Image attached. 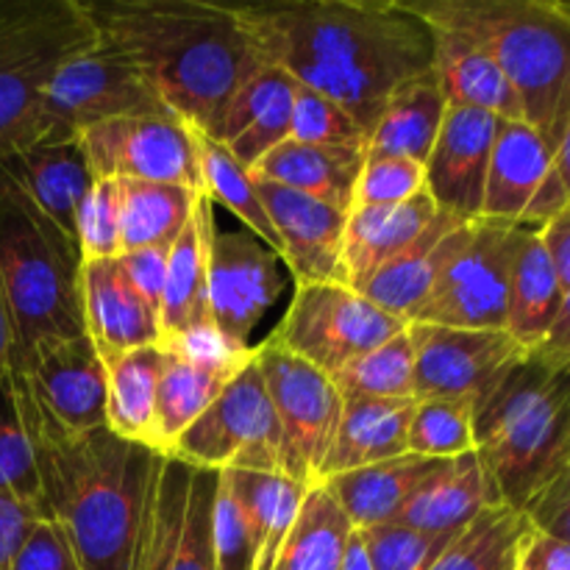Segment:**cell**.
<instances>
[{"mask_svg": "<svg viewBox=\"0 0 570 570\" xmlns=\"http://www.w3.org/2000/svg\"><path fill=\"white\" fill-rule=\"evenodd\" d=\"M426 189L423 165L401 156L365 154L360 178L354 189V206H387L404 204ZM351 206V209H354Z\"/></svg>", "mask_w": 570, "mask_h": 570, "instance_id": "c3c4849f", "label": "cell"}, {"mask_svg": "<svg viewBox=\"0 0 570 570\" xmlns=\"http://www.w3.org/2000/svg\"><path fill=\"white\" fill-rule=\"evenodd\" d=\"M495 126L499 117L488 111L449 106L438 142L423 165L426 193L434 204L465 223L482 220Z\"/></svg>", "mask_w": 570, "mask_h": 570, "instance_id": "ffe728a7", "label": "cell"}, {"mask_svg": "<svg viewBox=\"0 0 570 570\" xmlns=\"http://www.w3.org/2000/svg\"><path fill=\"white\" fill-rule=\"evenodd\" d=\"M568 209L554 150L527 120H499L484 184L482 220L543 228Z\"/></svg>", "mask_w": 570, "mask_h": 570, "instance_id": "e0dca14e", "label": "cell"}, {"mask_svg": "<svg viewBox=\"0 0 570 570\" xmlns=\"http://www.w3.org/2000/svg\"><path fill=\"white\" fill-rule=\"evenodd\" d=\"M471 228L473 223L460 220L449 212H440L438 220L404 254H399L382 271L373 273L371 282L360 293L387 315L410 323L412 315L423 306V301L438 287L451 262L468 245Z\"/></svg>", "mask_w": 570, "mask_h": 570, "instance_id": "7402d4cb", "label": "cell"}, {"mask_svg": "<svg viewBox=\"0 0 570 570\" xmlns=\"http://www.w3.org/2000/svg\"><path fill=\"white\" fill-rule=\"evenodd\" d=\"M406 445H410V454L426 456V460H451V456L473 451L471 401H415Z\"/></svg>", "mask_w": 570, "mask_h": 570, "instance_id": "7bdbcfd3", "label": "cell"}, {"mask_svg": "<svg viewBox=\"0 0 570 570\" xmlns=\"http://www.w3.org/2000/svg\"><path fill=\"white\" fill-rule=\"evenodd\" d=\"M554 170L557 178H560L562 189H566V198H568V209H570V122L562 131L560 145L554 148Z\"/></svg>", "mask_w": 570, "mask_h": 570, "instance_id": "91938a15", "label": "cell"}, {"mask_svg": "<svg viewBox=\"0 0 570 570\" xmlns=\"http://www.w3.org/2000/svg\"><path fill=\"white\" fill-rule=\"evenodd\" d=\"M440 460H426L417 454L395 456V460L379 462V465L360 468V471L340 473L326 479L328 493L337 499L354 529L382 527L393 523L399 512L404 510L412 490L421 484V479L438 465Z\"/></svg>", "mask_w": 570, "mask_h": 570, "instance_id": "4dcf8cb0", "label": "cell"}, {"mask_svg": "<svg viewBox=\"0 0 570 570\" xmlns=\"http://www.w3.org/2000/svg\"><path fill=\"white\" fill-rule=\"evenodd\" d=\"M538 351H543L546 356L557 362H570V289L562 298L560 312L554 317V326L549 328L543 343L538 345Z\"/></svg>", "mask_w": 570, "mask_h": 570, "instance_id": "9f6ffc18", "label": "cell"}, {"mask_svg": "<svg viewBox=\"0 0 570 570\" xmlns=\"http://www.w3.org/2000/svg\"><path fill=\"white\" fill-rule=\"evenodd\" d=\"M95 178L176 184L204 195L195 128L181 117H117L81 131Z\"/></svg>", "mask_w": 570, "mask_h": 570, "instance_id": "5bb4252c", "label": "cell"}, {"mask_svg": "<svg viewBox=\"0 0 570 570\" xmlns=\"http://www.w3.org/2000/svg\"><path fill=\"white\" fill-rule=\"evenodd\" d=\"M22 421L37 454L45 512L67 534L78 570H131L145 504L167 454L106 426L56 434L26 412Z\"/></svg>", "mask_w": 570, "mask_h": 570, "instance_id": "3957f363", "label": "cell"}, {"mask_svg": "<svg viewBox=\"0 0 570 570\" xmlns=\"http://www.w3.org/2000/svg\"><path fill=\"white\" fill-rule=\"evenodd\" d=\"M354 523L326 484H312L271 570H340Z\"/></svg>", "mask_w": 570, "mask_h": 570, "instance_id": "d590c367", "label": "cell"}, {"mask_svg": "<svg viewBox=\"0 0 570 570\" xmlns=\"http://www.w3.org/2000/svg\"><path fill=\"white\" fill-rule=\"evenodd\" d=\"M239 14L267 65L334 100L365 137L401 89L434 76L432 26L406 0H273Z\"/></svg>", "mask_w": 570, "mask_h": 570, "instance_id": "6da1fadb", "label": "cell"}, {"mask_svg": "<svg viewBox=\"0 0 570 570\" xmlns=\"http://www.w3.org/2000/svg\"><path fill=\"white\" fill-rule=\"evenodd\" d=\"M434 78L449 106L488 111L499 120H523L521 104L493 56L465 33L432 26Z\"/></svg>", "mask_w": 570, "mask_h": 570, "instance_id": "484cf974", "label": "cell"}, {"mask_svg": "<svg viewBox=\"0 0 570 570\" xmlns=\"http://www.w3.org/2000/svg\"><path fill=\"white\" fill-rule=\"evenodd\" d=\"M220 471L165 456L145 504L131 570H215L212 507Z\"/></svg>", "mask_w": 570, "mask_h": 570, "instance_id": "8fae6325", "label": "cell"}, {"mask_svg": "<svg viewBox=\"0 0 570 570\" xmlns=\"http://www.w3.org/2000/svg\"><path fill=\"white\" fill-rule=\"evenodd\" d=\"M412 410L415 399L343 401L337 438L326 456L321 482L410 454L406 440H410Z\"/></svg>", "mask_w": 570, "mask_h": 570, "instance_id": "83f0119b", "label": "cell"}, {"mask_svg": "<svg viewBox=\"0 0 570 570\" xmlns=\"http://www.w3.org/2000/svg\"><path fill=\"white\" fill-rule=\"evenodd\" d=\"M440 206L423 189L404 204L354 206L348 212L343 239L345 287L360 293L373 273L404 254L440 215Z\"/></svg>", "mask_w": 570, "mask_h": 570, "instance_id": "d4e9b609", "label": "cell"}, {"mask_svg": "<svg viewBox=\"0 0 570 570\" xmlns=\"http://www.w3.org/2000/svg\"><path fill=\"white\" fill-rule=\"evenodd\" d=\"M471 423L501 501L523 512L570 460V362L518 354L471 401Z\"/></svg>", "mask_w": 570, "mask_h": 570, "instance_id": "277c9868", "label": "cell"}, {"mask_svg": "<svg viewBox=\"0 0 570 570\" xmlns=\"http://www.w3.org/2000/svg\"><path fill=\"white\" fill-rule=\"evenodd\" d=\"M115 184L122 254L142 248H170L193 217L198 195L176 184L131 181V178Z\"/></svg>", "mask_w": 570, "mask_h": 570, "instance_id": "e575fe53", "label": "cell"}, {"mask_svg": "<svg viewBox=\"0 0 570 570\" xmlns=\"http://www.w3.org/2000/svg\"><path fill=\"white\" fill-rule=\"evenodd\" d=\"M254 360L265 379L276 421L284 440L304 473L306 484L321 482L323 465L337 438L343 395L334 387L332 376L267 337L254 348Z\"/></svg>", "mask_w": 570, "mask_h": 570, "instance_id": "9a60e30c", "label": "cell"}, {"mask_svg": "<svg viewBox=\"0 0 570 570\" xmlns=\"http://www.w3.org/2000/svg\"><path fill=\"white\" fill-rule=\"evenodd\" d=\"M232 484L234 495L248 515L250 529L259 543V566L256 570H271L298 518L301 501L306 495V484L282 473L259 471H223Z\"/></svg>", "mask_w": 570, "mask_h": 570, "instance_id": "8d00e7d4", "label": "cell"}, {"mask_svg": "<svg viewBox=\"0 0 570 570\" xmlns=\"http://www.w3.org/2000/svg\"><path fill=\"white\" fill-rule=\"evenodd\" d=\"M0 495L20 504L31 507L39 515L48 518L42 499V482L37 471V454H33L31 434L22 421L20 404H17L11 371L0 384Z\"/></svg>", "mask_w": 570, "mask_h": 570, "instance_id": "b9f144b4", "label": "cell"}, {"mask_svg": "<svg viewBox=\"0 0 570 570\" xmlns=\"http://www.w3.org/2000/svg\"><path fill=\"white\" fill-rule=\"evenodd\" d=\"M362 534L373 570H429L443 554L445 546L456 538L426 534L404 523H382V527L356 529Z\"/></svg>", "mask_w": 570, "mask_h": 570, "instance_id": "bcb514c9", "label": "cell"}, {"mask_svg": "<svg viewBox=\"0 0 570 570\" xmlns=\"http://www.w3.org/2000/svg\"><path fill=\"white\" fill-rule=\"evenodd\" d=\"M228 382L209 376L198 367L187 365L178 356L165 351V365L159 376V393H156L154 415V449L159 454H173L178 438L204 415L212 401L220 395Z\"/></svg>", "mask_w": 570, "mask_h": 570, "instance_id": "ab89813d", "label": "cell"}, {"mask_svg": "<svg viewBox=\"0 0 570 570\" xmlns=\"http://www.w3.org/2000/svg\"><path fill=\"white\" fill-rule=\"evenodd\" d=\"M284 259L248 228L212 226L206 256V312L234 337L250 345V334L284 293Z\"/></svg>", "mask_w": 570, "mask_h": 570, "instance_id": "2e32d148", "label": "cell"}, {"mask_svg": "<svg viewBox=\"0 0 570 570\" xmlns=\"http://www.w3.org/2000/svg\"><path fill=\"white\" fill-rule=\"evenodd\" d=\"M159 348L223 382H232L254 360V345H243L228 337L212 317L189 323L176 334H167L159 340Z\"/></svg>", "mask_w": 570, "mask_h": 570, "instance_id": "ee69618b", "label": "cell"}, {"mask_svg": "<svg viewBox=\"0 0 570 570\" xmlns=\"http://www.w3.org/2000/svg\"><path fill=\"white\" fill-rule=\"evenodd\" d=\"M298 83L278 67L256 72L226 109L217 139L243 167H254L273 148L289 139L293 98Z\"/></svg>", "mask_w": 570, "mask_h": 570, "instance_id": "4316f807", "label": "cell"}, {"mask_svg": "<svg viewBox=\"0 0 570 570\" xmlns=\"http://www.w3.org/2000/svg\"><path fill=\"white\" fill-rule=\"evenodd\" d=\"M215 226V204L198 195L195 209L184 232L170 245L167 256L165 295H161L159 328L161 337L187 328L209 317L206 312V256H209V232Z\"/></svg>", "mask_w": 570, "mask_h": 570, "instance_id": "1f68e13d", "label": "cell"}, {"mask_svg": "<svg viewBox=\"0 0 570 570\" xmlns=\"http://www.w3.org/2000/svg\"><path fill=\"white\" fill-rule=\"evenodd\" d=\"M532 529L570 543V460L523 510Z\"/></svg>", "mask_w": 570, "mask_h": 570, "instance_id": "816d5d0a", "label": "cell"}, {"mask_svg": "<svg viewBox=\"0 0 570 570\" xmlns=\"http://www.w3.org/2000/svg\"><path fill=\"white\" fill-rule=\"evenodd\" d=\"M161 365H165V351L159 345H145V348L104 360L106 429L117 438L154 449V415Z\"/></svg>", "mask_w": 570, "mask_h": 570, "instance_id": "d6a6232c", "label": "cell"}, {"mask_svg": "<svg viewBox=\"0 0 570 570\" xmlns=\"http://www.w3.org/2000/svg\"><path fill=\"white\" fill-rule=\"evenodd\" d=\"M195 142H198L200 176H204L206 198L215 206L220 204L223 209L232 212L250 234H256L262 243L271 245L278 254L282 248H278L276 228H273L271 217H267L265 206H262L259 193H256V181L248 167L239 165L220 139H212L209 134L198 131V128H195Z\"/></svg>", "mask_w": 570, "mask_h": 570, "instance_id": "f35d334b", "label": "cell"}, {"mask_svg": "<svg viewBox=\"0 0 570 570\" xmlns=\"http://www.w3.org/2000/svg\"><path fill=\"white\" fill-rule=\"evenodd\" d=\"M0 170L28 195V200L48 220L76 239L78 209L92 184L98 181L89 167L81 137L45 134L33 145L0 161Z\"/></svg>", "mask_w": 570, "mask_h": 570, "instance_id": "44dd1931", "label": "cell"}, {"mask_svg": "<svg viewBox=\"0 0 570 570\" xmlns=\"http://www.w3.org/2000/svg\"><path fill=\"white\" fill-rule=\"evenodd\" d=\"M256 181L262 206L278 237L284 267L304 284H345L343 239L348 212L328 206L312 195L295 193L273 181Z\"/></svg>", "mask_w": 570, "mask_h": 570, "instance_id": "d6986e66", "label": "cell"}, {"mask_svg": "<svg viewBox=\"0 0 570 570\" xmlns=\"http://www.w3.org/2000/svg\"><path fill=\"white\" fill-rule=\"evenodd\" d=\"M404 328V321L345 284H304L295 287L284 321L271 337L289 354L334 376Z\"/></svg>", "mask_w": 570, "mask_h": 570, "instance_id": "9c48e42d", "label": "cell"}, {"mask_svg": "<svg viewBox=\"0 0 570 570\" xmlns=\"http://www.w3.org/2000/svg\"><path fill=\"white\" fill-rule=\"evenodd\" d=\"M343 401L354 399H415V351L410 332L395 334L379 348L345 365L332 376Z\"/></svg>", "mask_w": 570, "mask_h": 570, "instance_id": "60d3db41", "label": "cell"}, {"mask_svg": "<svg viewBox=\"0 0 570 570\" xmlns=\"http://www.w3.org/2000/svg\"><path fill=\"white\" fill-rule=\"evenodd\" d=\"M95 45L81 0H0V161L45 137L50 81Z\"/></svg>", "mask_w": 570, "mask_h": 570, "instance_id": "52a82bcc", "label": "cell"}, {"mask_svg": "<svg viewBox=\"0 0 570 570\" xmlns=\"http://www.w3.org/2000/svg\"><path fill=\"white\" fill-rule=\"evenodd\" d=\"M11 360H14V334H11L9 309H6L3 293H0V384L9 376Z\"/></svg>", "mask_w": 570, "mask_h": 570, "instance_id": "6f0895ef", "label": "cell"}, {"mask_svg": "<svg viewBox=\"0 0 570 570\" xmlns=\"http://www.w3.org/2000/svg\"><path fill=\"white\" fill-rule=\"evenodd\" d=\"M0 499H3V495H0Z\"/></svg>", "mask_w": 570, "mask_h": 570, "instance_id": "6125c7cd", "label": "cell"}, {"mask_svg": "<svg viewBox=\"0 0 570 570\" xmlns=\"http://www.w3.org/2000/svg\"><path fill=\"white\" fill-rule=\"evenodd\" d=\"M367 150L362 148H326L284 139L265 159L250 167V176L259 181L282 184L295 193L312 195L328 206L351 212L354 206L356 178Z\"/></svg>", "mask_w": 570, "mask_h": 570, "instance_id": "f1b7e54d", "label": "cell"}, {"mask_svg": "<svg viewBox=\"0 0 570 570\" xmlns=\"http://www.w3.org/2000/svg\"><path fill=\"white\" fill-rule=\"evenodd\" d=\"M9 570H78V562L59 523L45 518L31 529Z\"/></svg>", "mask_w": 570, "mask_h": 570, "instance_id": "f907efd6", "label": "cell"}, {"mask_svg": "<svg viewBox=\"0 0 570 570\" xmlns=\"http://www.w3.org/2000/svg\"><path fill=\"white\" fill-rule=\"evenodd\" d=\"M289 139L306 145H326V148H362L367 150V137L360 126L340 109L334 100L306 87H295L293 120Z\"/></svg>", "mask_w": 570, "mask_h": 570, "instance_id": "f6af8a7d", "label": "cell"}, {"mask_svg": "<svg viewBox=\"0 0 570 570\" xmlns=\"http://www.w3.org/2000/svg\"><path fill=\"white\" fill-rule=\"evenodd\" d=\"M562 298H566V293H562L554 265H551L549 254L540 243L538 228H523L510 273L504 332L521 348H538L549 328L554 326Z\"/></svg>", "mask_w": 570, "mask_h": 570, "instance_id": "f546056e", "label": "cell"}, {"mask_svg": "<svg viewBox=\"0 0 570 570\" xmlns=\"http://www.w3.org/2000/svg\"><path fill=\"white\" fill-rule=\"evenodd\" d=\"M173 115L154 83L120 50L98 45L72 56L45 95V134L81 137L89 126L117 117Z\"/></svg>", "mask_w": 570, "mask_h": 570, "instance_id": "7c38bea8", "label": "cell"}, {"mask_svg": "<svg viewBox=\"0 0 570 570\" xmlns=\"http://www.w3.org/2000/svg\"><path fill=\"white\" fill-rule=\"evenodd\" d=\"M212 554H215V570H256L259 566L256 534L223 471L212 507Z\"/></svg>", "mask_w": 570, "mask_h": 570, "instance_id": "7dc6e473", "label": "cell"}, {"mask_svg": "<svg viewBox=\"0 0 570 570\" xmlns=\"http://www.w3.org/2000/svg\"><path fill=\"white\" fill-rule=\"evenodd\" d=\"M83 334L92 340L100 360L126 351L159 345V315L134 293L120 259L81 262Z\"/></svg>", "mask_w": 570, "mask_h": 570, "instance_id": "603a6c76", "label": "cell"}, {"mask_svg": "<svg viewBox=\"0 0 570 570\" xmlns=\"http://www.w3.org/2000/svg\"><path fill=\"white\" fill-rule=\"evenodd\" d=\"M76 245L81 259H117L120 248V209H117V184H92L76 217Z\"/></svg>", "mask_w": 570, "mask_h": 570, "instance_id": "681fc988", "label": "cell"}, {"mask_svg": "<svg viewBox=\"0 0 570 570\" xmlns=\"http://www.w3.org/2000/svg\"><path fill=\"white\" fill-rule=\"evenodd\" d=\"M429 26L482 45L521 104V115L554 150L570 122V14L560 0H406Z\"/></svg>", "mask_w": 570, "mask_h": 570, "instance_id": "5b68a950", "label": "cell"}, {"mask_svg": "<svg viewBox=\"0 0 570 570\" xmlns=\"http://www.w3.org/2000/svg\"><path fill=\"white\" fill-rule=\"evenodd\" d=\"M95 33L145 72L170 111L217 139L234 95L265 67L239 6L81 0Z\"/></svg>", "mask_w": 570, "mask_h": 570, "instance_id": "7a4b0ae2", "label": "cell"}, {"mask_svg": "<svg viewBox=\"0 0 570 570\" xmlns=\"http://www.w3.org/2000/svg\"><path fill=\"white\" fill-rule=\"evenodd\" d=\"M504 504L476 451L440 460L421 479L395 521L426 534L454 538L484 510Z\"/></svg>", "mask_w": 570, "mask_h": 570, "instance_id": "cb8c5ba5", "label": "cell"}, {"mask_svg": "<svg viewBox=\"0 0 570 570\" xmlns=\"http://www.w3.org/2000/svg\"><path fill=\"white\" fill-rule=\"evenodd\" d=\"M20 410L56 434L106 426V367L87 334L45 340L11 362Z\"/></svg>", "mask_w": 570, "mask_h": 570, "instance_id": "30bf717a", "label": "cell"}, {"mask_svg": "<svg viewBox=\"0 0 570 570\" xmlns=\"http://www.w3.org/2000/svg\"><path fill=\"white\" fill-rule=\"evenodd\" d=\"M515 570H570V543L529 529L518 551Z\"/></svg>", "mask_w": 570, "mask_h": 570, "instance_id": "db71d44e", "label": "cell"}, {"mask_svg": "<svg viewBox=\"0 0 570 570\" xmlns=\"http://www.w3.org/2000/svg\"><path fill=\"white\" fill-rule=\"evenodd\" d=\"M415 351V401H473L490 379L527 348L501 328H451L406 323Z\"/></svg>", "mask_w": 570, "mask_h": 570, "instance_id": "ac0fdd59", "label": "cell"}, {"mask_svg": "<svg viewBox=\"0 0 570 570\" xmlns=\"http://www.w3.org/2000/svg\"><path fill=\"white\" fill-rule=\"evenodd\" d=\"M340 570H373L371 557H367L365 543H362V534L356 532V529L348 538V546H345L343 566H340Z\"/></svg>", "mask_w": 570, "mask_h": 570, "instance_id": "680465c9", "label": "cell"}, {"mask_svg": "<svg viewBox=\"0 0 570 570\" xmlns=\"http://www.w3.org/2000/svg\"><path fill=\"white\" fill-rule=\"evenodd\" d=\"M167 256H170V248H142L117 256L128 284L134 287V293H137L156 315H159L161 295H165Z\"/></svg>", "mask_w": 570, "mask_h": 570, "instance_id": "f5cc1de1", "label": "cell"}, {"mask_svg": "<svg viewBox=\"0 0 570 570\" xmlns=\"http://www.w3.org/2000/svg\"><path fill=\"white\" fill-rule=\"evenodd\" d=\"M540 243H543L546 254H549L551 265H554L557 278H560L562 293L570 289V209L557 215L549 226L538 228Z\"/></svg>", "mask_w": 570, "mask_h": 570, "instance_id": "11a10c76", "label": "cell"}, {"mask_svg": "<svg viewBox=\"0 0 570 570\" xmlns=\"http://www.w3.org/2000/svg\"><path fill=\"white\" fill-rule=\"evenodd\" d=\"M560 6H562V9H566L568 14H570V3H562V0H560Z\"/></svg>", "mask_w": 570, "mask_h": 570, "instance_id": "94428289", "label": "cell"}, {"mask_svg": "<svg viewBox=\"0 0 570 570\" xmlns=\"http://www.w3.org/2000/svg\"><path fill=\"white\" fill-rule=\"evenodd\" d=\"M81 250L0 170V293L14 360L45 343L83 334Z\"/></svg>", "mask_w": 570, "mask_h": 570, "instance_id": "8992f818", "label": "cell"}, {"mask_svg": "<svg viewBox=\"0 0 570 570\" xmlns=\"http://www.w3.org/2000/svg\"><path fill=\"white\" fill-rule=\"evenodd\" d=\"M521 234L523 226H512V223H473L468 245L451 262L438 287L423 301L410 323L504 332L510 273Z\"/></svg>", "mask_w": 570, "mask_h": 570, "instance_id": "4fadbf2b", "label": "cell"}, {"mask_svg": "<svg viewBox=\"0 0 570 570\" xmlns=\"http://www.w3.org/2000/svg\"><path fill=\"white\" fill-rule=\"evenodd\" d=\"M449 111V100L440 92L438 78L429 76L401 89L367 137V154L401 156V159L426 165L440 126Z\"/></svg>", "mask_w": 570, "mask_h": 570, "instance_id": "836d02e7", "label": "cell"}, {"mask_svg": "<svg viewBox=\"0 0 570 570\" xmlns=\"http://www.w3.org/2000/svg\"><path fill=\"white\" fill-rule=\"evenodd\" d=\"M170 456L209 471L282 473L306 484L278 426L256 360L220 390L209 410L178 438Z\"/></svg>", "mask_w": 570, "mask_h": 570, "instance_id": "ba28073f", "label": "cell"}, {"mask_svg": "<svg viewBox=\"0 0 570 570\" xmlns=\"http://www.w3.org/2000/svg\"><path fill=\"white\" fill-rule=\"evenodd\" d=\"M529 529L532 523L523 512L507 504L490 507L445 546L429 570H515Z\"/></svg>", "mask_w": 570, "mask_h": 570, "instance_id": "74e56055", "label": "cell"}]
</instances>
